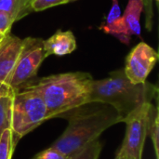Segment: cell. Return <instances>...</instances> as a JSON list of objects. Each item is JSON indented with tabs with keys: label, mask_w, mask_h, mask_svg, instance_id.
Segmentation results:
<instances>
[{
	"label": "cell",
	"mask_w": 159,
	"mask_h": 159,
	"mask_svg": "<svg viewBox=\"0 0 159 159\" xmlns=\"http://www.w3.org/2000/svg\"><path fill=\"white\" fill-rule=\"evenodd\" d=\"M59 117L68 119L69 124L51 147L67 157H72L98 140L107 129L122 122L121 116L114 107L96 102L85 103Z\"/></svg>",
	"instance_id": "6da1fadb"
},
{
	"label": "cell",
	"mask_w": 159,
	"mask_h": 159,
	"mask_svg": "<svg viewBox=\"0 0 159 159\" xmlns=\"http://www.w3.org/2000/svg\"><path fill=\"white\" fill-rule=\"evenodd\" d=\"M92 81L89 73L70 72L33 80L22 88L34 90L42 98L50 119L89 102Z\"/></svg>",
	"instance_id": "7a4b0ae2"
},
{
	"label": "cell",
	"mask_w": 159,
	"mask_h": 159,
	"mask_svg": "<svg viewBox=\"0 0 159 159\" xmlns=\"http://www.w3.org/2000/svg\"><path fill=\"white\" fill-rule=\"evenodd\" d=\"M157 88L145 82L131 83L125 75L124 69L111 72L108 77L94 80L91 84L89 102H102L114 107L123 120L145 102L157 99Z\"/></svg>",
	"instance_id": "3957f363"
},
{
	"label": "cell",
	"mask_w": 159,
	"mask_h": 159,
	"mask_svg": "<svg viewBox=\"0 0 159 159\" xmlns=\"http://www.w3.org/2000/svg\"><path fill=\"white\" fill-rule=\"evenodd\" d=\"M48 119V109L42 98L33 89L21 88L15 90L11 104V126L13 139L17 143L43 122Z\"/></svg>",
	"instance_id": "277c9868"
},
{
	"label": "cell",
	"mask_w": 159,
	"mask_h": 159,
	"mask_svg": "<svg viewBox=\"0 0 159 159\" xmlns=\"http://www.w3.org/2000/svg\"><path fill=\"white\" fill-rule=\"evenodd\" d=\"M151 104L152 102L142 104L123 120L126 133L116 159H143Z\"/></svg>",
	"instance_id": "5b68a950"
},
{
	"label": "cell",
	"mask_w": 159,
	"mask_h": 159,
	"mask_svg": "<svg viewBox=\"0 0 159 159\" xmlns=\"http://www.w3.org/2000/svg\"><path fill=\"white\" fill-rule=\"evenodd\" d=\"M40 38L26 37V44L7 85L13 90H18L29 82L33 81L43 61L47 58Z\"/></svg>",
	"instance_id": "8992f818"
},
{
	"label": "cell",
	"mask_w": 159,
	"mask_h": 159,
	"mask_svg": "<svg viewBox=\"0 0 159 159\" xmlns=\"http://www.w3.org/2000/svg\"><path fill=\"white\" fill-rule=\"evenodd\" d=\"M158 61V53L145 42L135 46L126 58L124 72L133 84H143Z\"/></svg>",
	"instance_id": "52a82bcc"
},
{
	"label": "cell",
	"mask_w": 159,
	"mask_h": 159,
	"mask_svg": "<svg viewBox=\"0 0 159 159\" xmlns=\"http://www.w3.org/2000/svg\"><path fill=\"white\" fill-rule=\"evenodd\" d=\"M26 38L20 39L11 34L0 43V81L7 84L25 48Z\"/></svg>",
	"instance_id": "ba28073f"
},
{
	"label": "cell",
	"mask_w": 159,
	"mask_h": 159,
	"mask_svg": "<svg viewBox=\"0 0 159 159\" xmlns=\"http://www.w3.org/2000/svg\"><path fill=\"white\" fill-rule=\"evenodd\" d=\"M46 56H63L72 53L76 48L75 36L72 31L58 30L49 38L43 41Z\"/></svg>",
	"instance_id": "9c48e42d"
},
{
	"label": "cell",
	"mask_w": 159,
	"mask_h": 159,
	"mask_svg": "<svg viewBox=\"0 0 159 159\" xmlns=\"http://www.w3.org/2000/svg\"><path fill=\"white\" fill-rule=\"evenodd\" d=\"M99 29L103 31L105 34L115 36L124 44L128 45L129 43L131 37L129 35L126 26L123 22L118 0H112V6L108 15Z\"/></svg>",
	"instance_id": "30bf717a"
},
{
	"label": "cell",
	"mask_w": 159,
	"mask_h": 159,
	"mask_svg": "<svg viewBox=\"0 0 159 159\" xmlns=\"http://www.w3.org/2000/svg\"><path fill=\"white\" fill-rule=\"evenodd\" d=\"M143 11V3L142 0H129L124 14L123 22L126 26L129 35H137L141 37V16Z\"/></svg>",
	"instance_id": "8fae6325"
},
{
	"label": "cell",
	"mask_w": 159,
	"mask_h": 159,
	"mask_svg": "<svg viewBox=\"0 0 159 159\" xmlns=\"http://www.w3.org/2000/svg\"><path fill=\"white\" fill-rule=\"evenodd\" d=\"M31 3L32 0H0V11L18 21L33 11Z\"/></svg>",
	"instance_id": "7c38bea8"
},
{
	"label": "cell",
	"mask_w": 159,
	"mask_h": 159,
	"mask_svg": "<svg viewBox=\"0 0 159 159\" xmlns=\"http://www.w3.org/2000/svg\"><path fill=\"white\" fill-rule=\"evenodd\" d=\"M147 136L151 138L156 158L159 159V114L158 108L153 103L150 106L148 126H147Z\"/></svg>",
	"instance_id": "4fadbf2b"
},
{
	"label": "cell",
	"mask_w": 159,
	"mask_h": 159,
	"mask_svg": "<svg viewBox=\"0 0 159 159\" xmlns=\"http://www.w3.org/2000/svg\"><path fill=\"white\" fill-rule=\"evenodd\" d=\"M13 94L0 99V137L6 129H10L11 104Z\"/></svg>",
	"instance_id": "5bb4252c"
},
{
	"label": "cell",
	"mask_w": 159,
	"mask_h": 159,
	"mask_svg": "<svg viewBox=\"0 0 159 159\" xmlns=\"http://www.w3.org/2000/svg\"><path fill=\"white\" fill-rule=\"evenodd\" d=\"M15 146L11 129H6L0 137V159H11Z\"/></svg>",
	"instance_id": "9a60e30c"
},
{
	"label": "cell",
	"mask_w": 159,
	"mask_h": 159,
	"mask_svg": "<svg viewBox=\"0 0 159 159\" xmlns=\"http://www.w3.org/2000/svg\"><path fill=\"white\" fill-rule=\"evenodd\" d=\"M102 145L98 139L70 157V159H98L102 152Z\"/></svg>",
	"instance_id": "2e32d148"
},
{
	"label": "cell",
	"mask_w": 159,
	"mask_h": 159,
	"mask_svg": "<svg viewBox=\"0 0 159 159\" xmlns=\"http://www.w3.org/2000/svg\"><path fill=\"white\" fill-rule=\"evenodd\" d=\"M76 0H32L31 6L33 11H42L52 7L67 4Z\"/></svg>",
	"instance_id": "e0dca14e"
},
{
	"label": "cell",
	"mask_w": 159,
	"mask_h": 159,
	"mask_svg": "<svg viewBox=\"0 0 159 159\" xmlns=\"http://www.w3.org/2000/svg\"><path fill=\"white\" fill-rule=\"evenodd\" d=\"M15 20L10 15L0 11V36H5L10 34L11 27Z\"/></svg>",
	"instance_id": "ac0fdd59"
},
{
	"label": "cell",
	"mask_w": 159,
	"mask_h": 159,
	"mask_svg": "<svg viewBox=\"0 0 159 159\" xmlns=\"http://www.w3.org/2000/svg\"><path fill=\"white\" fill-rule=\"evenodd\" d=\"M33 159H70V157L63 155L57 149L50 146L49 148L34 156V157Z\"/></svg>",
	"instance_id": "d6986e66"
},
{
	"label": "cell",
	"mask_w": 159,
	"mask_h": 159,
	"mask_svg": "<svg viewBox=\"0 0 159 159\" xmlns=\"http://www.w3.org/2000/svg\"><path fill=\"white\" fill-rule=\"evenodd\" d=\"M143 3V11L145 14V28L148 31L153 29L154 24V9L153 0H142Z\"/></svg>",
	"instance_id": "ffe728a7"
},
{
	"label": "cell",
	"mask_w": 159,
	"mask_h": 159,
	"mask_svg": "<svg viewBox=\"0 0 159 159\" xmlns=\"http://www.w3.org/2000/svg\"><path fill=\"white\" fill-rule=\"evenodd\" d=\"M15 90H13L8 85L3 83L0 81V99L3 97H7L9 95H12Z\"/></svg>",
	"instance_id": "44dd1931"
},
{
	"label": "cell",
	"mask_w": 159,
	"mask_h": 159,
	"mask_svg": "<svg viewBox=\"0 0 159 159\" xmlns=\"http://www.w3.org/2000/svg\"><path fill=\"white\" fill-rule=\"evenodd\" d=\"M5 36H6V35H5ZM5 36H0V43H1V41L3 40V38H4Z\"/></svg>",
	"instance_id": "7402d4cb"
},
{
	"label": "cell",
	"mask_w": 159,
	"mask_h": 159,
	"mask_svg": "<svg viewBox=\"0 0 159 159\" xmlns=\"http://www.w3.org/2000/svg\"><path fill=\"white\" fill-rule=\"evenodd\" d=\"M155 1H157V3H158V0H155Z\"/></svg>",
	"instance_id": "603a6c76"
},
{
	"label": "cell",
	"mask_w": 159,
	"mask_h": 159,
	"mask_svg": "<svg viewBox=\"0 0 159 159\" xmlns=\"http://www.w3.org/2000/svg\"><path fill=\"white\" fill-rule=\"evenodd\" d=\"M115 159H116V158H115Z\"/></svg>",
	"instance_id": "cb8c5ba5"
}]
</instances>
